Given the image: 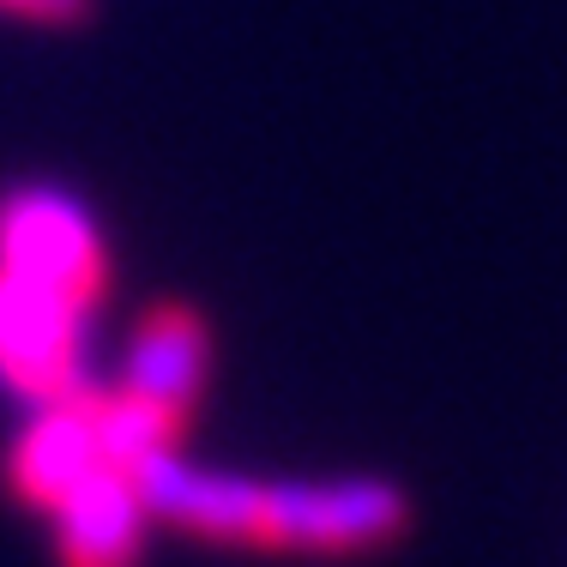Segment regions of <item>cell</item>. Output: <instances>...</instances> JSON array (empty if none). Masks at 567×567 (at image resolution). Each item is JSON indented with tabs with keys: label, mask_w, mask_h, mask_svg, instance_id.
Listing matches in <instances>:
<instances>
[{
	"label": "cell",
	"mask_w": 567,
	"mask_h": 567,
	"mask_svg": "<svg viewBox=\"0 0 567 567\" xmlns=\"http://www.w3.org/2000/svg\"><path fill=\"white\" fill-rule=\"evenodd\" d=\"M206 369H212L206 315L187 308V302H157V308H145V320L133 327L121 393L140 399L145 411H157L175 435H187L194 404H199V393H206Z\"/></svg>",
	"instance_id": "3957f363"
},
{
	"label": "cell",
	"mask_w": 567,
	"mask_h": 567,
	"mask_svg": "<svg viewBox=\"0 0 567 567\" xmlns=\"http://www.w3.org/2000/svg\"><path fill=\"white\" fill-rule=\"evenodd\" d=\"M79 308L43 284L0 272V374L24 399L49 404L79 393Z\"/></svg>",
	"instance_id": "277c9868"
},
{
	"label": "cell",
	"mask_w": 567,
	"mask_h": 567,
	"mask_svg": "<svg viewBox=\"0 0 567 567\" xmlns=\"http://www.w3.org/2000/svg\"><path fill=\"white\" fill-rule=\"evenodd\" d=\"M110 465L103 453V393H66V399H49L43 416L12 441L7 453V489L12 502L24 507H43L55 513L91 471Z\"/></svg>",
	"instance_id": "5b68a950"
},
{
	"label": "cell",
	"mask_w": 567,
	"mask_h": 567,
	"mask_svg": "<svg viewBox=\"0 0 567 567\" xmlns=\"http://www.w3.org/2000/svg\"><path fill=\"white\" fill-rule=\"evenodd\" d=\"M411 502L386 477H339V483H260V525L254 549L290 556H369L404 537Z\"/></svg>",
	"instance_id": "6da1fadb"
},
{
	"label": "cell",
	"mask_w": 567,
	"mask_h": 567,
	"mask_svg": "<svg viewBox=\"0 0 567 567\" xmlns=\"http://www.w3.org/2000/svg\"><path fill=\"white\" fill-rule=\"evenodd\" d=\"M145 495L121 465H103L55 507V556L61 567H140L145 549Z\"/></svg>",
	"instance_id": "8992f818"
},
{
	"label": "cell",
	"mask_w": 567,
	"mask_h": 567,
	"mask_svg": "<svg viewBox=\"0 0 567 567\" xmlns=\"http://www.w3.org/2000/svg\"><path fill=\"white\" fill-rule=\"evenodd\" d=\"M0 7L24 12V19H43V24H79L91 12V0H0Z\"/></svg>",
	"instance_id": "52a82bcc"
},
{
	"label": "cell",
	"mask_w": 567,
	"mask_h": 567,
	"mask_svg": "<svg viewBox=\"0 0 567 567\" xmlns=\"http://www.w3.org/2000/svg\"><path fill=\"white\" fill-rule=\"evenodd\" d=\"M0 272L43 284L79 315H91L110 278L103 260V236L91 212L61 187H19L0 199Z\"/></svg>",
	"instance_id": "7a4b0ae2"
}]
</instances>
